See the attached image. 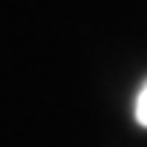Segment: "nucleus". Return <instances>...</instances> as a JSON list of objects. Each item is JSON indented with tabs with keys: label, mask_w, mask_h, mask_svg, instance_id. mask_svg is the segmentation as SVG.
<instances>
[{
	"label": "nucleus",
	"mask_w": 147,
	"mask_h": 147,
	"mask_svg": "<svg viewBox=\"0 0 147 147\" xmlns=\"http://www.w3.org/2000/svg\"><path fill=\"white\" fill-rule=\"evenodd\" d=\"M134 112H136V123L147 128V82L142 84V90H139V95H136V106H134Z\"/></svg>",
	"instance_id": "f257e3e1"
}]
</instances>
